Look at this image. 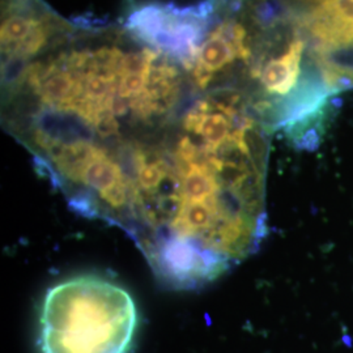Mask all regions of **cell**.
I'll return each instance as SVG.
<instances>
[{
	"mask_svg": "<svg viewBox=\"0 0 353 353\" xmlns=\"http://www.w3.org/2000/svg\"><path fill=\"white\" fill-rule=\"evenodd\" d=\"M72 23L83 29H92V28L105 26L108 21L101 20L99 17H94L92 13H85V14H80L77 17H74Z\"/></svg>",
	"mask_w": 353,
	"mask_h": 353,
	"instance_id": "9",
	"label": "cell"
},
{
	"mask_svg": "<svg viewBox=\"0 0 353 353\" xmlns=\"http://www.w3.org/2000/svg\"><path fill=\"white\" fill-rule=\"evenodd\" d=\"M172 19L173 14L168 11L166 4L150 3L130 13L125 28L134 37L150 43L152 38L169 26Z\"/></svg>",
	"mask_w": 353,
	"mask_h": 353,
	"instance_id": "3",
	"label": "cell"
},
{
	"mask_svg": "<svg viewBox=\"0 0 353 353\" xmlns=\"http://www.w3.org/2000/svg\"><path fill=\"white\" fill-rule=\"evenodd\" d=\"M49 30H50V28L45 23V20H38L37 24L32 29V32L23 41L17 42L13 46L10 57L26 59L29 57L36 55L38 51L41 50L45 46V43L48 42Z\"/></svg>",
	"mask_w": 353,
	"mask_h": 353,
	"instance_id": "5",
	"label": "cell"
},
{
	"mask_svg": "<svg viewBox=\"0 0 353 353\" xmlns=\"http://www.w3.org/2000/svg\"><path fill=\"white\" fill-rule=\"evenodd\" d=\"M181 127L174 143H134L122 229L163 284L194 290L245 261L265 240L272 131L252 119L216 143Z\"/></svg>",
	"mask_w": 353,
	"mask_h": 353,
	"instance_id": "1",
	"label": "cell"
},
{
	"mask_svg": "<svg viewBox=\"0 0 353 353\" xmlns=\"http://www.w3.org/2000/svg\"><path fill=\"white\" fill-rule=\"evenodd\" d=\"M147 84H148V76L141 75V74H126L119 80L118 96L130 101L131 99L143 93L147 89Z\"/></svg>",
	"mask_w": 353,
	"mask_h": 353,
	"instance_id": "7",
	"label": "cell"
},
{
	"mask_svg": "<svg viewBox=\"0 0 353 353\" xmlns=\"http://www.w3.org/2000/svg\"><path fill=\"white\" fill-rule=\"evenodd\" d=\"M137 328V303L123 287L80 275L46 292L39 345L42 353H130Z\"/></svg>",
	"mask_w": 353,
	"mask_h": 353,
	"instance_id": "2",
	"label": "cell"
},
{
	"mask_svg": "<svg viewBox=\"0 0 353 353\" xmlns=\"http://www.w3.org/2000/svg\"><path fill=\"white\" fill-rule=\"evenodd\" d=\"M38 20L26 17L23 14H13L8 17L1 26V42L3 45H11L23 41L32 32Z\"/></svg>",
	"mask_w": 353,
	"mask_h": 353,
	"instance_id": "6",
	"label": "cell"
},
{
	"mask_svg": "<svg viewBox=\"0 0 353 353\" xmlns=\"http://www.w3.org/2000/svg\"><path fill=\"white\" fill-rule=\"evenodd\" d=\"M237 59V54L233 48L217 34L211 33L210 37L201 46L199 61L210 71L216 72L223 70L228 64L233 63Z\"/></svg>",
	"mask_w": 353,
	"mask_h": 353,
	"instance_id": "4",
	"label": "cell"
},
{
	"mask_svg": "<svg viewBox=\"0 0 353 353\" xmlns=\"http://www.w3.org/2000/svg\"><path fill=\"white\" fill-rule=\"evenodd\" d=\"M192 77L195 84L201 89H205L208 87V84L211 83V80L214 79V72L210 71L207 67H204L201 61H198V63L195 65V68L192 70Z\"/></svg>",
	"mask_w": 353,
	"mask_h": 353,
	"instance_id": "8",
	"label": "cell"
}]
</instances>
